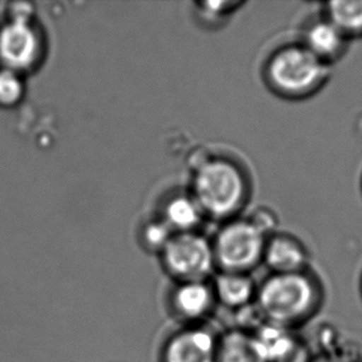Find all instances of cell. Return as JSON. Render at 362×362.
<instances>
[{"instance_id":"1","label":"cell","mask_w":362,"mask_h":362,"mask_svg":"<svg viewBox=\"0 0 362 362\" xmlns=\"http://www.w3.org/2000/svg\"><path fill=\"white\" fill-rule=\"evenodd\" d=\"M324 289L307 271L271 274L257 286L256 305L266 324L293 330L312 322L323 308Z\"/></svg>"},{"instance_id":"2","label":"cell","mask_w":362,"mask_h":362,"mask_svg":"<svg viewBox=\"0 0 362 362\" xmlns=\"http://www.w3.org/2000/svg\"><path fill=\"white\" fill-rule=\"evenodd\" d=\"M246 186L240 170L230 162L213 160L197 170L193 198L203 211L224 218L234 214L245 199Z\"/></svg>"},{"instance_id":"3","label":"cell","mask_w":362,"mask_h":362,"mask_svg":"<svg viewBox=\"0 0 362 362\" xmlns=\"http://www.w3.org/2000/svg\"><path fill=\"white\" fill-rule=\"evenodd\" d=\"M330 66L302 46H291L274 54L269 78L274 88L287 95L303 97L328 82Z\"/></svg>"},{"instance_id":"4","label":"cell","mask_w":362,"mask_h":362,"mask_svg":"<svg viewBox=\"0 0 362 362\" xmlns=\"http://www.w3.org/2000/svg\"><path fill=\"white\" fill-rule=\"evenodd\" d=\"M264 235L251 221L224 226L213 245L216 267L221 272L250 274L264 259Z\"/></svg>"},{"instance_id":"5","label":"cell","mask_w":362,"mask_h":362,"mask_svg":"<svg viewBox=\"0 0 362 362\" xmlns=\"http://www.w3.org/2000/svg\"><path fill=\"white\" fill-rule=\"evenodd\" d=\"M161 257L163 269L176 284L209 281L216 269L213 245L194 233L175 234Z\"/></svg>"},{"instance_id":"6","label":"cell","mask_w":362,"mask_h":362,"mask_svg":"<svg viewBox=\"0 0 362 362\" xmlns=\"http://www.w3.org/2000/svg\"><path fill=\"white\" fill-rule=\"evenodd\" d=\"M218 308L211 281L175 284L167 296L168 315L183 325H206Z\"/></svg>"},{"instance_id":"7","label":"cell","mask_w":362,"mask_h":362,"mask_svg":"<svg viewBox=\"0 0 362 362\" xmlns=\"http://www.w3.org/2000/svg\"><path fill=\"white\" fill-rule=\"evenodd\" d=\"M218 338L206 324L183 325L163 340L158 361L216 362Z\"/></svg>"},{"instance_id":"8","label":"cell","mask_w":362,"mask_h":362,"mask_svg":"<svg viewBox=\"0 0 362 362\" xmlns=\"http://www.w3.org/2000/svg\"><path fill=\"white\" fill-rule=\"evenodd\" d=\"M41 54L40 35L31 23L11 21L0 30V59L6 69L19 72L34 66Z\"/></svg>"},{"instance_id":"9","label":"cell","mask_w":362,"mask_h":362,"mask_svg":"<svg viewBox=\"0 0 362 362\" xmlns=\"http://www.w3.org/2000/svg\"><path fill=\"white\" fill-rule=\"evenodd\" d=\"M269 362H310L312 354L293 330L264 324L256 332Z\"/></svg>"},{"instance_id":"10","label":"cell","mask_w":362,"mask_h":362,"mask_svg":"<svg viewBox=\"0 0 362 362\" xmlns=\"http://www.w3.org/2000/svg\"><path fill=\"white\" fill-rule=\"evenodd\" d=\"M211 284L218 305L230 312H239L256 302L257 284L250 274L219 271Z\"/></svg>"},{"instance_id":"11","label":"cell","mask_w":362,"mask_h":362,"mask_svg":"<svg viewBox=\"0 0 362 362\" xmlns=\"http://www.w3.org/2000/svg\"><path fill=\"white\" fill-rule=\"evenodd\" d=\"M216 362L269 361L256 333L233 327L219 334Z\"/></svg>"},{"instance_id":"12","label":"cell","mask_w":362,"mask_h":362,"mask_svg":"<svg viewBox=\"0 0 362 362\" xmlns=\"http://www.w3.org/2000/svg\"><path fill=\"white\" fill-rule=\"evenodd\" d=\"M262 261L272 274H296L307 271L309 255L300 241L279 235L266 241Z\"/></svg>"},{"instance_id":"13","label":"cell","mask_w":362,"mask_h":362,"mask_svg":"<svg viewBox=\"0 0 362 362\" xmlns=\"http://www.w3.org/2000/svg\"><path fill=\"white\" fill-rule=\"evenodd\" d=\"M348 37L327 18L315 21L304 35V47L330 66L340 59L348 46Z\"/></svg>"},{"instance_id":"14","label":"cell","mask_w":362,"mask_h":362,"mask_svg":"<svg viewBox=\"0 0 362 362\" xmlns=\"http://www.w3.org/2000/svg\"><path fill=\"white\" fill-rule=\"evenodd\" d=\"M202 213L201 206L193 197H175L167 203L163 221L177 234L192 233V229L199 224Z\"/></svg>"},{"instance_id":"15","label":"cell","mask_w":362,"mask_h":362,"mask_svg":"<svg viewBox=\"0 0 362 362\" xmlns=\"http://www.w3.org/2000/svg\"><path fill=\"white\" fill-rule=\"evenodd\" d=\"M327 19L348 39L362 36V0H337L327 4Z\"/></svg>"},{"instance_id":"16","label":"cell","mask_w":362,"mask_h":362,"mask_svg":"<svg viewBox=\"0 0 362 362\" xmlns=\"http://www.w3.org/2000/svg\"><path fill=\"white\" fill-rule=\"evenodd\" d=\"M23 95V82L18 72L4 69L0 71V104L13 105Z\"/></svg>"},{"instance_id":"17","label":"cell","mask_w":362,"mask_h":362,"mask_svg":"<svg viewBox=\"0 0 362 362\" xmlns=\"http://www.w3.org/2000/svg\"><path fill=\"white\" fill-rule=\"evenodd\" d=\"M173 235V231L165 221H153L144 230V243L152 251L162 252Z\"/></svg>"},{"instance_id":"18","label":"cell","mask_w":362,"mask_h":362,"mask_svg":"<svg viewBox=\"0 0 362 362\" xmlns=\"http://www.w3.org/2000/svg\"><path fill=\"white\" fill-rule=\"evenodd\" d=\"M10 20L19 23H31L34 15V6L30 3H14L9 10Z\"/></svg>"},{"instance_id":"19","label":"cell","mask_w":362,"mask_h":362,"mask_svg":"<svg viewBox=\"0 0 362 362\" xmlns=\"http://www.w3.org/2000/svg\"><path fill=\"white\" fill-rule=\"evenodd\" d=\"M240 3H233V1H206L201 4L203 13L208 16H223L226 13H230L234 6H239Z\"/></svg>"},{"instance_id":"20","label":"cell","mask_w":362,"mask_h":362,"mask_svg":"<svg viewBox=\"0 0 362 362\" xmlns=\"http://www.w3.org/2000/svg\"><path fill=\"white\" fill-rule=\"evenodd\" d=\"M310 362H358L353 356H349L346 354L330 351V353L322 354L319 356H313Z\"/></svg>"},{"instance_id":"21","label":"cell","mask_w":362,"mask_h":362,"mask_svg":"<svg viewBox=\"0 0 362 362\" xmlns=\"http://www.w3.org/2000/svg\"><path fill=\"white\" fill-rule=\"evenodd\" d=\"M360 292H361V297H362V276H361V282H360Z\"/></svg>"}]
</instances>
